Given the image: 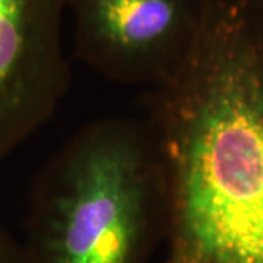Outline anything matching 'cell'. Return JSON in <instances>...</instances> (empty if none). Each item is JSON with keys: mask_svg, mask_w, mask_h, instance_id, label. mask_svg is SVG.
<instances>
[{"mask_svg": "<svg viewBox=\"0 0 263 263\" xmlns=\"http://www.w3.org/2000/svg\"><path fill=\"white\" fill-rule=\"evenodd\" d=\"M202 0H66L72 56L113 84L161 88L193 48Z\"/></svg>", "mask_w": 263, "mask_h": 263, "instance_id": "obj_3", "label": "cell"}, {"mask_svg": "<svg viewBox=\"0 0 263 263\" xmlns=\"http://www.w3.org/2000/svg\"><path fill=\"white\" fill-rule=\"evenodd\" d=\"M0 263H31L22 240L0 221Z\"/></svg>", "mask_w": 263, "mask_h": 263, "instance_id": "obj_5", "label": "cell"}, {"mask_svg": "<svg viewBox=\"0 0 263 263\" xmlns=\"http://www.w3.org/2000/svg\"><path fill=\"white\" fill-rule=\"evenodd\" d=\"M66 0H0V160L56 113L72 82Z\"/></svg>", "mask_w": 263, "mask_h": 263, "instance_id": "obj_4", "label": "cell"}, {"mask_svg": "<svg viewBox=\"0 0 263 263\" xmlns=\"http://www.w3.org/2000/svg\"><path fill=\"white\" fill-rule=\"evenodd\" d=\"M165 230L149 120L110 116L85 123L40 167L21 240L31 263H148Z\"/></svg>", "mask_w": 263, "mask_h": 263, "instance_id": "obj_2", "label": "cell"}, {"mask_svg": "<svg viewBox=\"0 0 263 263\" xmlns=\"http://www.w3.org/2000/svg\"><path fill=\"white\" fill-rule=\"evenodd\" d=\"M146 119L167 180L162 263H263V0H202Z\"/></svg>", "mask_w": 263, "mask_h": 263, "instance_id": "obj_1", "label": "cell"}]
</instances>
